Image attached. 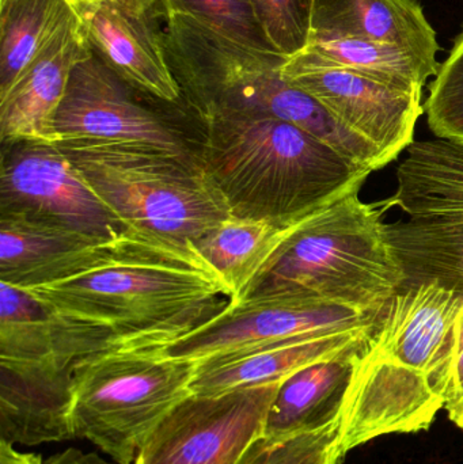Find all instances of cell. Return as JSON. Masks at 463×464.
I'll use <instances>...</instances> for the list:
<instances>
[{"label": "cell", "mask_w": 463, "mask_h": 464, "mask_svg": "<svg viewBox=\"0 0 463 464\" xmlns=\"http://www.w3.org/2000/svg\"><path fill=\"white\" fill-rule=\"evenodd\" d=\"M378 316L283 299H246L166 343V356L203 362L296 338L374 327Z\"/></svg>", "instance_id": "cell-12"}, {"label": "cell", "mask_w": 463, "mask_h": 464, "mask_svg": "<svg viewBox=\"0 0 463 464\" xmlns=\"http://www.w3.org/2000/svg\"><path fill=\"white\" fill-rule=\"evenodd\" d=\"M374 327L296 338L198 362L190 392L217 395L247 387L282 383L307 365L363 349L369 345Z\"/></svg>", "instance_id": "cell-17"}, {"label": "cell", "mask_w": 463, "mask_h": 464, "mask_svg": "<svg viewBox=\"0 0 463 464\" xmlns=\"http://www.w3.org/2000/svg\"><path fill=\"white\" fill-rule=\"evenodd\" d=\"M283 75L312 95L348 132L369 144L383 165L413 143L424 106L423 92H405L344 68L331 67L309 52L288 59Z\"/></svg>", "instance_id": "cell-11"}, {"label": "cell", "mask_w": 463, "mask_h": 464, "mask_svg": "<svg viewBox=\"0 0 463 464\" xmlns=\"http://www.w3.org/2000/svg\"><path fill=\"white\" fill-rule=\"evenodd\" d=\"M293 223L295 222L244 219L231 215L196 243L204 258L230 286L231 303L244 296L247 286L279 247Z\"/></svg>", "instance_id": "cell-21"}, {"label": "cell", "mask_w": 463, "mask_h": 464, "mask_svg": "<svg viewBox=\"0 0 463 464\" xmlns=\"http://www.w3.org/2000/svg\"><path fill=\"white\" fill-rule=\"evenodd\" d=\"M0 464H46L38 454L21 452L13 444L0 440Z\"/></svg>", "instance_id": "cell-30"}, {"label": "cell", "mask_w": 463, "mask_h": 464, "mask_svg": "<svg viewBox=\"0 0 463 464\" xmlns=\"http://www.w3.org/2000/svg\"><path fill=\"white\" fill-rule=\"evenodd\" d=\"M446 411H448L449 419H450L457 427L463 430V395L456 403L448 406Z\"/></svg>", "instance_id": "cell-31"}, {"label": "cell", "mask_w": 463, "mask_h": 464, "mask_svg": "<svg viewBox=\"0 0 463 464\" xmlns=\"http://www.w3.org/2000/svg\"><path fill=\"white\" fill-rule=\"evenodd\" d=\"M462 308V295L438 281L404 284L378 315L370 343L423 373L448 403Z\"/></svg>", "instance_id": "cell-13"}, {"label": "cell", "mask_w": 463, "mask_h": 464, "mask_svg": "<svg viewBox=\"0 0 463 464\" xmlns=\"http://www.w3.org/2000/svg\"><path fill=\"white\" fill-rule=\"evenodd\" d=\"M160 98L135 86L97 54L79 62L53 120L56 144L146 147L193 158L162 111Z\"/></svg>", "instance_id": "cell-8"}, {"label": "cell", "mask_w": 463, "mask_h": 464, "mask_svg": "<svg viewBox=\"0 0 463 464\" xmlns=\"http://www.w3.org/2000/svg\"><path fill=\"white\" fill-rule=\"evenodd\" d=\"M198 362L155 345H117L87 356L72 376L71 430L116 464H133L144 439L192 394Z\"/></svg>", "instance_id": "cell-6"}, {"label": "cell", "mask_w": 463, "mask_h": 464, "mask_svg": "<svg viewBox=\"0 0 463 464\" xmlns=\"http://www.w3.org/2000/svg\"><path fill=\"white\" fill-rule=\"evenodd\" d=\"M78 15L71 18L0 95L3 146L35 141L56 144L53 120L73 68L92 54Z\"/></svg>", "instance_id": "cell-16"}, {"label": "cell", "mask_w": 463, "mask_h": 464, "mask_svg": "<svg viewBox=\"0 0 463 464\" xmlns=\"http://www.w3.org/2000/svg\"><path fill=\"white\" fill-rule=\"evenodd\" d=\"M280 383L190 394L149 433L133 464H236L263 435Z\"/></svg>", "instance_id": "cell-9"}, {"label": "cell", "mask_w": 463, "mask_h": 464, "mask_svg": "<svg viewBox=\"0 0 463 464\" xmlns=\"http://www.w3.org/2000/svg\"><path fill=\"white\" fill-rule=\"evenodd\" d=\"M0 212L109 239L125 226L56 144L21 141L3 146Z\"/></svg>", "instance_id": "cell-10"}, {"label": "cell", "mask_w": 463, "mask_h": 464, "mask_svg": "<svg viewBox=\"0 0 463 464\" xmlns=\"http://www.w3.org/2000/svg\"><path fill=\"white\" fill-rule=\"evenodd\" d=\"M367 346L307 365L283 381L269 406L263 435L287 438L340 422Z\"/></svg>", "instance_id": "cell-19"}, {"label": "cell", "mask_w": 463, "mask_h": 464, "mask_svg": "<svg viewBox=\"0 0 463 464\" xmlns=\"http://www.w3.org/2000/svg\"><path fill=\"white\" fill-rule=\"evenodd\" d=\"M105 239L13 212H0V277L18 288L48 281L63 264Z\"/></svg>", "instance_id": "cell-20"}, {"label": "cell", "mask_w": 463, "mask_h": 464, "mask_svg": "<svg viewBox=\"0 0 463 464\" xmlns=\"http://www.w3.org/2000/svg\"><path fill=\"white\" fill-rule=\"evenodd\" d=\"M162 3L168 15L189 16L234 43L279 54L264 34L249 0H162Z\"/></svg>", "instance_id": "cell-24"}, {"label": "cell", "mask_w": 463, "mask_h": 464, "mask_svg": "<svg viewBox=\"0 0 463 464\" xmlns=\"http://www.w3.org/2000/svg\"><path fill=\"white\" fill-rule=\"evenodd\" d=\"M46 464H113L101 458L97 454H87L81 450L68 449L57 452L45 460Z\"/></svg>", "instance_id": "cell-29"}, {"label": "cell", "mask_w": 463, "mask_h": 464, "mask_svg": "<svg viewBox=\"0 0 463 464\" xmlns=\"http://www.w3.org/2000/svg\"><path fill=\"white\" fill-rule=\"evenodd\" d=\"M198 116V160L233 217L296 222L361 192L371 174L290 122L226 111Z\"/></svg>", "instance_id": "cell-2"}, {"label": "cell", "mask_w": 463, "mask_h": 464, "mask_svg": "<svg viewBox=\"0 0 463 464\" xmlns=\"http://www.w3.org/2000/svg\"><path fill=\"white\" fill-rule=\"evenodd\" d=\"M361 38L438 63L437 33L418 0H314L310 43Z\"/></svg>", "instance_id": "cell-18"}, {"label": "cell", "mask_w": 463, "mask_h": 464, "mask_svg": "<svg viewBox=\"0 0 463 464\" xmlns=\"http://www.w3.org/2000/svg\"><path fill=\"white\" fill-rule=\"evenodd\" d=\"M114 346L166 343L225 310L233 292L196 245L125 228L22 288Z\"/></svg>", "instance_id": "cell-1"}, {"label": "cell", "mask_w": 463, "mask_h": 464, "mask_svg": "<svg viewBox=\"0 0 463 464\" xmlns=\"http://www.w3.org/2000/svg\"><path fill=\"white\" fill-rule=\"evenodd\" d=\"M67 2L70 3L72 7H75V5H87V3H94L98 2V0H67Z\"/></svg>", "instance_id": "cell-32"}, {"label": "cell", "mask_w": 463, "mask_h": 464, "mask_svg": "<svg viewBox=\"0 0 463 464\" xmlns=\"http://www.w3.org/2000/svg\"><path fill=\"white\" fill-rule=\"evenodd\" d=\"M75 15L67 0H0V95Z\"/></svg>", "instance_id": "cell-22"}, {"label": "cell", "mask_w": 463, "mask_h": 464, "mask_svg": "<svg viewBox=\"0 0 463 464\" xmlns=\"http://www.w3.org/2000/svg\"><path fill=\"white\" fill-rule=\"evenodd\" d=\"M375 206L407 217L386 223L404 284L438 281L463 296V144L413 141L397 169L396 192Z\"/></svg>", "instance_id": "cell-7"}, {"label": "cell", "mask_w": 463, "mask_h": 464, "mask_svg": "<svg viewBox=\"0 0 463 464\" xmlns=\"http://www.w3.org/2000/svg\"><path fill=\"white\" fill-rule=\"evenodd\" d=\"M404 283L382 212L353 192L293 223L238 302L283 299L378 316Z\"/></svg>", "instance_id": "cell-3"}, {"label": "cell", "mask_w": 463, "mask_h": 464, "mask_svg": "<svg viewBox=\"0 0 463 464\" xmlns=\"http://www.w3.org/2000/svg\"><path fill=\"white\" fill-rule=\"evenodd\" d=\"M445 408V400L423 373L369 343L359 359L340 420V458L381 436L429 430Z\"/></svg>", "instance_id": "cell-14"}, {"label": "cell", "mask_w": 463, "mask_h": 464, "mask_svg": "<svg viewBox=\"0 0 463 464\" xmlns=\"http://www.w3.org/2000/svg\"><path fill=\"white\" fill-rule=\"evenodd\" d=\"M306 52L323 64L353 71L405 92H423L440 65L399 46L361 38L312 41Z\"/></svg>", "instance_id": "cell-23"}, {"label": "cell", "mask_w": 463, "mask_h": 464, "mask_svg": "<svg viewBox=\"0 0 463 464\" xmlns=\"http://www.w3.org/2000/svg\"><path fill=\"white\" fill-rule=\"evenodd\" d=\"M127 228L196 245L231 217L198 158L146 147L56 144Z\"/></svg>", "instance_id": "cell-5"}, {"label": "cell", "mask_w": 463, "mask_h": 464, "mask_svg": "<svg viewBox=\"0 0 463 464\" xmlns=\"http://www.w3.org/2000/svg\"><path fill=\"white\" fill-rule=\"evenodd\" d=\"M264 34L280 56L306 51L312 35L314 0H249Z\"/></svg>", "instance_id": "cell-27"}, {"label": "cell", "mask_w": 463, "mask_h": 464, "mask_svg": "<svg viewBox=\"0 0 463 464\" xmlns=\"http://www.w3.org/2000/svg\"><path fill=\"white\" fill-rule=\"evenodd\" d=\"M73 10L92 53L111 70L166 102L184 98L166 59L162 0H98Z\"/></svg>", "instance_id": "cell-15"}, {"label": "cell", "mask_w": 463, "mask_h": 464, "mask_svg": "<svg viewBox=\"0 0 463 464\" xmlns=\"http://www.w3.org/2000/svg\"><path fill=\"white\" fill-rule=\"evenodd\" d=\"M339 428L337 422L287 438L258 436L236 464H339Z\"/></svg>", "instance_id": "cell-25"}, {"label": "cell", "mask_w": 463, "mask_h": 464, "mask_svg": "<svg viewBox=\"0 0 463 464\" xmlns=\"http://www.w3.org/2000/svg\"><path fill=\"white\" fill-rule=\"evenodd\" d=\"M463 395V308L458 321V351H457L456 367L449 389V403H456Z\"/></svg>", "instance_id": "cell-28"}, {"label": "cell", "mask_w": 463, "mask_h": 464, "mask_svg": "<svg viewBox=\"0 0 463 464\" xmlns=\"http://www.w3.org/2000/svg\"><path fill=\"white\" fill-rule=\"evenodd\" d=\"M429 89L423 106L429 130L437 138L463 144V30Z\"/></svg>", "instance_id": "cell-26"}, {"label": "cell", "mask_w": 463, "mask_h": 464, "mask_svg": "<svg viewBox=\"0 0 463 464\" xmlns=\"http://www.w3.org/2000/svg\"><path fill=\"white\" fill-rule=\"evenodd\" d=\"M18 286L0 281V440H70L72 376L87 356L113 348Z\"/></svg>", "instance_id": "cell-4"}]
</instances>
